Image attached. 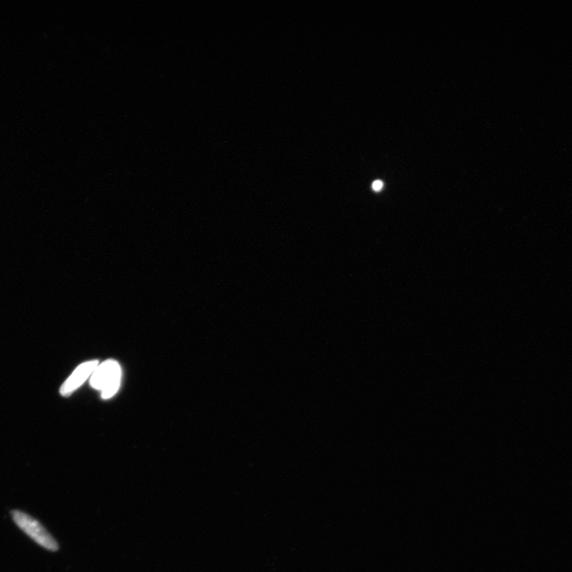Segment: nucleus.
<instances>
[{"instance_id": "obj_1", "label": "nucleus", "mask_w": 572, "mask_h": 572, "mask_svg": "<svg viewBox=\"0 0 572 572\" xmlns=\"http://www.w3.org/2000/svg\"><path fill=\"white\" fill-rule=\"evenodd\" d=\"M122 370L121 365L112 359L97 365L91 376L90 384L101 391L104 399L114 396L121 387Z\"/></svg>"}, {"instance_id": "obj_2", "label": "nucleus", "mask_w": 572, "mask_h": 572, "mask_svg": "<svg viewBox=\"0 0 572 572\" xmlns=\"http://www.w3.org/2000/svg\"><path fill=\"white\" fill-rule=\"evenodd\" d=\"M11 515L18 527L36 543L50 551H55L58 549V544L54 537L35 518L19 510L11 511Z\"/></svg>"}, {"instance_id": "obj_3", "label": "nucleus", "mask_w": 572, "mask_h": 572, "mask_svg": "<svg viewBox=\"0 0 572 572\" xmlns=\"http://www.w3.org/2000/svg\"><path fill=\"white\" fill-rule=\"evenodd\" d=\"M99 365L98 361L85 362L79 365L60 389L62 396H70L92 376Z\"/></svg>"}, {"instance_id": "obj_4", "label": "nucleus", "mask_w": 572, "mask_h": 572, "mask_svg": "<svg viewBox=\"0 0 572 572\" xmlns=\"http://www.w3.org/2000/svg\"><path fill=\"white\" fill-rule=\"evenodd\" d=\"M372 188H373V189L375 191H377V192L380 191L383 188V182L379 181V180H378V181H375L373 183V185H372Z\"/></svg>"}]
</instances>
